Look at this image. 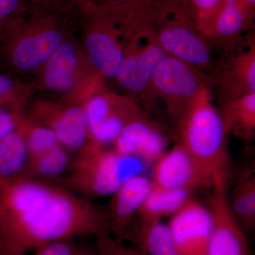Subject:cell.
I'll return each mask as SVG.
<instances>
[{"mask_svg": "<svg viewBox=\"0 0 255 255\" xmlns=\"http://www.w3.org/2000/svg\"><path fill=\"white\" fill-rule=\"evenodd\" d=\"M0 233L17 255L60 240L110 235L107 211L57 183L0 179Z\"/></svg>", "mask_w": 255, "mask_h": 255, "instance_id": "6da1fadb", "label": "cell"}, {"mask_svg": "<svg viewBox=\"0 0 255 255\" xmlns=\"http://www.w3.org/2000/svg\"><path fill=\"white\" fill-rule=\"evenodd\" d=\"M76 28L68 18L29 3L0 31V73L33 78Z\"/></svg>", "mask_w": 255, "mask_h": 255, "instance_id": "7a4b0ae2", "label": "cell"}, {"mask_svg": "<svg viewBox=\"0 0 255 255\" xmlns=\"http://www.w3.org/2000/svg\"><path fill=\"white\" fill-rule=\"evenodd\" d=\"M212 89H206L174 128L175 140L200 167L210 188L229 184L231 176L228 136L219 110L213 105Z\"/></svg>", "mask_w": 255, "mask_h": 255, "instance_id": "3957f363", "label": "cell"}, {"mask_svg": "<svg viewBox=\"0 0 255 255\" xmlns=\"http://www.w3.org/2000/svg\"><path fill=\"white\" fill-rule=\"evenodd\" d=\"M146 21L159 46L169 56L212 75L216 60L189 0H149Z\"/></svg>", "mask_w": 255, "mask_h": 255, "instance_id": "277c9868", "label": "cell"}, {"mask_svg": "<svg viewBox=\"0 0 255 255\" xmlns=\"http://www.w3.org/2000/svg\"><path fill=\"white\" fill-rule=\"evenodd\" d=\"M74 33L65 38L30 82L36 93L85 105L91 95L105 86L106 80L89 61Z\"/></svg>", "mask_w": 255, "mask_h": 255, "instance_id": "5b68a950", "label": "cell"}, {"mask_svg": "<svg viewBox=\"0 0 255 255\" xmlns=\"http://www.w3.org/2000/svg\"><path fill=\"white\" fill-rule=\"evenodd\" d=\"M144 164L107 146L90 145L76 154L68 170L56 183L93 200L112 196L129 178L140 174Z\"/></svg>", "mask_w": 255, "mask_h": 255, "instance_id": "8992f818", "label": "cell"}, {"mask_svg": "<svg viewBox=\"0 0 255 255\" xmlns=\"http://www.w3.org/2000/svg\"><path fill=\"white\" fill-rule=\"evenodd\" d=\"M214 88L212 75L167 55L156 70L151 85V98L155 110L157 102H162L166 115L175 128L201 92Z\"/></svg>", "mask_w": 255, "mask_h": 255, "instance_id": "52a82bcc", "label": "cell"}, {"mask_svg": "<svg viewBox=\"0 0 255 255\" xmlns=\"http://www.w3.org/2000/svg\"><path fill=\"white\" fill-rule=\"evenodd\" d=\"M167 55L148 25L124 44L123 65L114 82L126 96L137 105L141 104L149 114L155 111L151 98L152 80Z\"/></svg>", "mask_w": 255, "mask_h": 255, "instance_id": "ba28073f", "label": "cell"}, {"mask_svg": "<svg viewBox=\"0 0 255 255\" xmlns=\"http://www.w3.org/2000/svg\"><path fill=\"white\" fill-rule=\"evenodd\" d=\"M84 51L105 80L117 78L124 60V42L118 26L97 6L80 15L78 21Z\"/></svg>", "mask_w": 255, "mask_h": 255, "instance_id": "9c48e42d", "label": "cell"}, {"mask_svg": "<svg viewBox=\"0 0 255 255\" xmlns=\"http://www.w3.org/2000/svg\"><path fill=\"white\" fill-rule=\"evenodd\" d=\"M212 75L219 107L255 92V28L223 48Z\"/></svg>", "mask_w": 255, "mask_h": 255, "instance_id": "30bf717a", "label": "cell"}, {"mask_svg": "<svg viewBox=\"0 0 255 255\" xmlns=\"http://www.w3.org/2000/svg\"><path fill=\"white\" fill-rule=\"evenodd\" d=\"M25 116L50 129L70 152L78 153L92 145L85 105L40 97L27 105Z\"/></svg>", "mask_w": 255, "mask_h": 255, "instance_id": "8fae6325", "label": "cell"}, {"mask_svg": "<svg viewBox=\"0 0 255 255\" xmlns=\"http://www.w3.org/2000/svg\"><path fill=\"white\" fill-rule=\"evenodd\" d=\"M90 141L108 146L120 135L130 121L143 112L142 107L127 96L101 87L85 104Z\"/></svg>", "mask_w": 255, "mask_h": 255, "instance_id": "7c38bea8", "label": "cell"}, {"mask_svg": "<svg viewBox=\"0 0 255 255\" xmlns=\"http://www.w3.org/2000/svg\"><path fill=\"white\" fill-rule=\"evenodd\" d=\"M172 135L144 110L124 128L112 148L119 155L138 159L145 166L153 165L165 153Z\"/></svg>", "mask_w": 255, "mask_h": 255, "instance_id": "4fadbf2b", "label": "cell"}, {"mask_svg": "<svg viewBox=\"0 0 255 255\" xmlns=\"http://www.w3.org/2000/svg\"><path fill=\"white\" fill-rule=\"evenodd\" d=\"M228 187V184H219L211 188L209 209L212 230L206 255H251L244 229L230 208Z\"/></svg>", "mask_w": 255, "mask_h": 255, "instance_id": "5bb4252c", "label": "cell"}, {"mask_svg": "<svg viewBox=\"0 0 255 255\" xmlns=\"http://www.w3.org/2000/svg\"><path fill=\"white\" fill-rule=\"evenodd\" d=\"M168 227L177 255H206L212 216L200 202L191 198L172 215Z\"/></svg>", "mask_w": 255, "mask_h": 255, "instance_id": "9a60e30c", "label": "cell"}, {"mask_svg": "<svg viewBox=\"0 0 255 255\" xmlns=\"http://www.w3.org/2000/svg\"><path fill=\"white\" fill-rule=\"evenodd\" d=\"M152 166L151 182L153 190L194 191L210 188L199 166L177 140L173 148L166 152Z\"/></svg>", "mask_w": 255, "mask_h": 255, "instance_id": "2e32d148", "label": "cell"}, {"mask_svg": "<svg viewBox=\"0 0 255 255\" xmlns=\"http://www.w3.org/2000/svg\"><path fill=\"white\" fill-rule=\"evenodd\" d=\"M152 190V182L141 174L129 178L112 195L107 211L111 234L120 241H132V226L138 210Z\"/></svg>", "mask_w": 255, "mask_h": 255, "instance_id": "e0dca14e", "label": "cell"}, {"mask_svg": "<svg viewBox=\"0 0 255 255\" xmlns=\"http://www.w3.org/2000/svg\"><path fill=\"white\" fill-rule=\"evenodd\" d=\"M193 192L194 191L187 189L151 190L139 209L135 220L133 241L136 243L137 249L142 246L151 226L177 212L190 200Z\"/></svg>", "mask_w": 255, "mask_h": 255, "instance_id": "ac0fdd59", "label": "cell"}, {"mask_svg": "<svg viewBox=\"0 0 255 255\" xmlns=\"http://www.w3.org/2000/svg\"><path fill=\"white\" fill-rule=\"evenodd\" d=\"M255 21L249 18L241 4L225 3L210 32L209 41L220 48H226L255 28Z\"/></svg>", "mask_w": 255, "mask_h": 255, "instance_id": "d6986e66", "label": "cell"}, {"mask_svg": "<svg viewBox=\"0 0 255 255\" xmlns=\"http://www.w3.org/2000/svg\"><path fill=\"white\" fill-rule=\"evenodd\" d=\"M230 208L242 227L253 231L255 227V169L254 164L242 167L235 179L228 198Z\"/></svg>", "mask_w": 255, "mask_h": 255, "instance_id": "ffe728a7", "label": "cell"}, {"mask_svg": "<svg viewBox=\"0 0 255 255\" xmlns=\"http://www.w3.org/2000/svg\"><path fill=\"white\" fill-rule=\"evenodd\" d=\"M220 114L228 133L245 143L255 137V92L231 101L219 107Z\"/></svg>", "mask_w": 255, "mask_h": 255, "instance_id": "44dd1931", "label": "cell"}, {"mask_svg": "<svg viewBox=\"0 0 255 255\" xmlns=\"http://www.w3.org/2000/svg\"><path fill=\"white\" fill-rule=\"evenodd\" d=\"M73 160L70 151L60 145L28 159L21 177L56 182L66 173Z\"/></svg>", "mask_w": 255, "mask_h": 255, "instance_id": "7402d4cb", "label": "cell"}, {"mask_svg": "<svg viewBox=\"0 0 255 255\" xmlns=\"http://www.w3.org/2000/svg\"><path fill=\"white\" fill-rule=\"evenodd\" d=\"M27 160V145L19 125L0 139V179L21 177Z\"/></svg>", "mask_w": 255, "mask_h": 255, "instance_id": "603a6c76", "label": "cell"}, {"mask_svg": "<svg viewBox=\"0 0 255 255\" xmlns=\"http://www.w3.org/2000/svg\"><path fill=\"white\" fill-rule=\"evenodd\" d=\"M97 7L105 11L118 26L121 33L137 24L149 0H93Z\"/></svg>", "mask_w": 255, "mask_h": 255, "instance_id": "cb8c5ba5", "label": "cell"}, {"mask_svg": "<svg viewBox=\"0 0 255 255\" xmlns=\"http://www.w3.org/2000/svg\"><path fill=\"white\" fill-rule=\"evenodd\" d=\"M20 127L22 129L26 139L28 159L34 158L62 145L50 129L31 122L26 118V116L20 124Z\"/></svg>", "mask_w": 255, "mask_h": 255, "instance_id": "d4e9b609", "label": "cell"}, {"mask_svg": "<svg viewBox=\"0 0 255 255\" xmlns=\"http://www.w3.org/2000/svg\"><path fill=\"white\" fill-rule=\"evenodd\" d=\"M35 94L36 92L31 82L0 73V107L27 106L30 99Z\"/></svg>", "mask_w": 255, "mask_h": 255, "instance_id": "484cf974", "label": "cell"}, {"mask_svg": "<svg viewBox=\"0 0 255 255\" xmlns=\"http://www.w3.org/2000/svg\"><path fill=\"white\" fill-rule=\"evenodd\" d=\"M137 250L142 255H177L168 226L161 221L151 226Z\"/></svg>", "mask_w": 255, "mask_h": 255, "instance_id": "4316f807", "label": "cell"}, {"mask_svg": "<svg viewBox=\"0 0 255 255\" xmlns=\"http://www.w3.org/2000/svg\"><path fill=\"white\" fill-rule=\"evenodd\" d=\"M199 28L207 38L225 0H189ZM209 40V39H208Z\"/></svg>", "mask_w": 255, "mask_h": 255, "instance_id": "83f0119b", "label": "cell"}, {"mask_svg": "<svg viewBox=\"0 0 255 255\" xmlns=\"http://www.w3.org/2000/svg\"><path fill=\"white\" fill-rule=\"evenodd\" d=\"M27 106L0 107V139L16 130L23 122Z\"/></svg>", "mask_w": 255, "mask_h": 255, "instance_id": "f1b7e54d", "label": "cell"}, {"mask_svg": "<svg viewBox=\"0 0 255 255\" xmlns=\"http://www.w3.org/2000/svg\"><path fill=\"white\" fill-rule=\"evenodd\" d=\"M94 249L97 255H142L136 248L126 246L111 235L96 238Z\"/></svg>", "mask_w": 255, "mask_h": 255, "instance_id": "f546056e", "label": "cell"}, {"mask_svg": "<svg viewBox=\"0 0 255 255\" xmlns=\"http://www.w3.org/2000/svg\"><path fill=\"white\" fill-rule=\"evenodd\" d=\"M31 4L54 11L78 24L79 15L73 9L69 0H28Z\"/></svg>", "mask_w": 255, "mask_h": 255, "instance_id": "4dcf8cb0", "label": "cell"}, {"mask_svg": "<svg viewBox=\"0 0 255 255\" xmlns=\"http://www.w3.org/2000/svg\"><path fill=\"white\" fill-rule=\"evenodd\" d=\"M77 248L74 239L60 240L38 248L34 255H74Z\"/></svg>", "mask_w": 255, "mask_h": 255, "instance_id": "1f68e13d", "label": "cell"}, {"mask_svg": "<svg viewBox=\"0 0 255 255\" xmlns=\"http://www.w3.org/2000/svg\"><path fill=\"white\" fill-rule=\"evenodd\" d=\"M29 3L28 0H0V31Z\"/></svg>", "mask_w": 255, "mask_h": 255, "instance_id": "d6a6232c", "label": "cell"}, {"mask_svg": "<svg viewBox=\"0 0 255 255\" xmlns=\"http://www.w3.org/2000/svg\"><path fill=\"white\" fill-rule=\"evenodd\" d=\"M69 1L79 15V17L82 13L96 6L93 0H69Z\"/></svg>", "mask_w": 255, "mask_h": 255, "instance_id": "836d02e7", "label": "cell"}, {"mask_svg": "<svg viewBox=\"0 0 255 255\" xmlns=\"http://www.w3.org/2000/svg\"><path fill=\"white\" fill-rule=\"evenodd\" d=\"M242 6L250 18L255 21V0H243Z\"/></svg>", "mask_w": 255, "mask_h": 255, "instance_id": "e575fe53", "label": "cell"}, {"mask_svg": "<svg viewBox=\"0 0 255 255\" xmlns=\"http://www.w3.org/2000/svg\"><path fill=\"white\" fill-rule=\"evenodd\" d=\"M0 255H17L8 246L0 233Z\"/></svg>", "mask_w": 255, "mask_h": 255, "instance_id": "d590c367", "label": "cell"}, {"mask_svg": "<svg viewBox=\"0 0 255 255\" xmlns=\"http://www.w3.org/2000/svg\"><path fill=\"white\" fill-rule=\"evenodd\" d=\"M74 255H97V252L95 249L92 250L90 248H80L78 246L77 251Z\"/></svg>", "mask_w": 255, "mask_h": 255, "instance_id": "8d00e7d4", "label": "cell"}, {"mask_svg": "<svg viewBox=\"0 0 255 255\" xmlns=\"http://www.w3.org/2000/svg\"><path fill=\"white\" fill-rule=\"evenodd\" d=\"M242 1H243V0H225V3H231V4H241L242 6Z\"/></svg>", "mask_w": 255, "mask_h": 255, "instance_id": "74e56055", "label": "cell"}]
</instances>
